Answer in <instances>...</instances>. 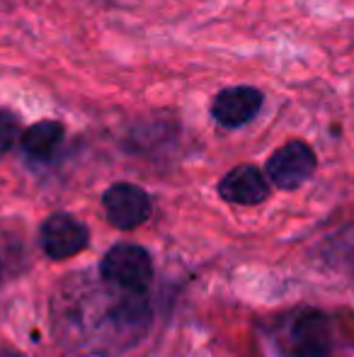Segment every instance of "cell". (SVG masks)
<instances>
[{"mask_svg":"<svg viewBox=\"0 0 354 357\" xmlns=\"http://www.w3.org/2000/svg\"><path fill=\"white\" fill-rule=\"evenodd\" d=\"M22 137V122L10 109H0V158L13 151V146Z\"/></svg>","mask_w":354,"mask_h":357,"instance_id":"9","label":"cell"},{"mask_svg":"<svg viewBox=\"0 0 354 357\" xmlns=\"http://www.w3.org/2000/svg\"><path fill=\"white\" fill-rule=\"evenodd\" d=\"M63 139H66V127L56 119H42L32 124L19 137V149L29 160L37 163H49L58 153Z\"/></svg>","mask_w":354,"mask_h":357,"instance_id":"8","label":"cell"},{"mask_svg":"<svg viewBox=\"0 0 354 357\" xmlns=\"http://www.w3.org/2000/svg\"><path fill=\"white\" fill-rule=\"evenodd\" d=\"M318 168L316 151L301 139H291L284 146H279L267 158L265 173L269 183L279 190H298L303 183L313 178Z\"/></svg>","mask_w":354,"mask_h":357,"instance_id":"3","label":"cell"},{"mask_svg":"<svg viewBox=\"0 0 354 357\" xmlns=\"http://www.w3.org/2000/svg\"><path fill=\"white\" fill-rule=\"evenodd\" d=\"M0 275H3V265H0Z\"/></svg>","mask_w":354,"mask_h":357,"instance_id":"10","label":"cell"},{"mask_svg":"<svg viewBox=\"0 0 354 357\" xmlns=\"http://www.w3.org/2000/svg\"><path fill=\"white\" fill-rule=\"evenodd\" d=\"M218 195L231 204L252 207L269 197V178L257 165L243 163L223 175L218 183Z\"/></svg>","mask_w":354,"mask_h":357,"instance_id":"7","label":"cell"},{"mask_svg":"<svg viewBox=\"0 0 354 357\" xmlns=\"http://www.w3.org/2000/svg\"><path fill=\"white\" fill-rule=\"evenodd\" d=\"M99 278L114 289L146 294L153 282V258L143 245L117 243L99 263Z\"/></svg>","mask_w":354,"mask_h":357,"instance_id":"2","label":"cell"},{"mask_svg":"<svg viewBox=\"0 0 354 357\" xmlns=\"http://www.w3.org/2000/svg\"><path fill=\"white\" fill-rule=\"evenodd\" d=\"M265 105L262 90L252 85H231L211 100V117L223 129H241L260 114Z\"/></svg>","mask_w":354,"mask_h":357,"instance_id":"6","label":"cell"},{"mask_svg":"<svg viewBox=\"0 0 354 357\" xmlns=\"http://www.w3.org/2000/svg\"><path fill=\"white\" fill-rule=\"evenodd\" d=\"M90 241V231L73 214L56 212L39 226V245L51 260H68L83 253Z\"/></svg>","mask_w":354,"mask_h":357,"instance_id":"4","label":"cell"},{"mask_svg":"<svg viewBox=\"0 0 354 357\" xmlns=\"http://www.w3.org/2000/svg\"><path fill=\"white\" fill-rule=\"evenodd\" d=\"M104 214L114 229L131 231L151 216V195L134 183H114L102 197Z\"/></svg>","mask_w":354,"mask_h":357,"instance_id":"5","label":"cell"},{"mask_svg":"<svg viewBox=\"0 0 354 357\" xmlns=\"http://www.w3.org/2000/svg\"><path fill=\"white\" fill-rule=\"evenodd\" d=\"M279 357H330L335 348L332 321L318 309H296L274 331Z\"/></svg>","mask_w":354,"mask_h":357,"instance_id":"1","label":"cell"}]
</instances>
